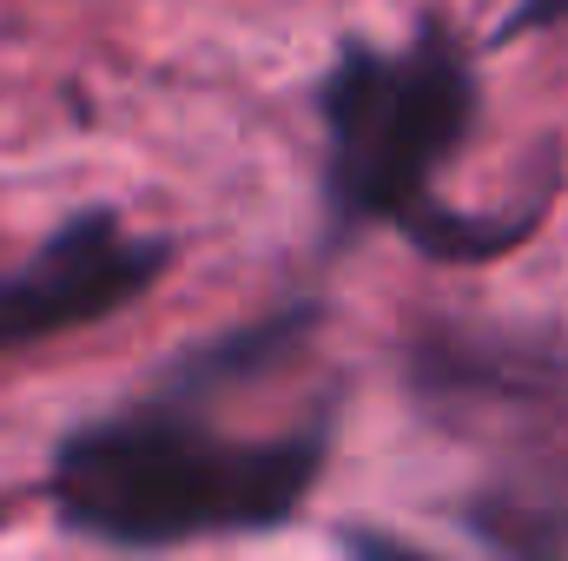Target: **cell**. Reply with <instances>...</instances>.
I'll list each match as a JSON object with an SVG mask.
<instances>
[{
    "instance_id": "6da1fadb",
    "label": "cell",
    "mask_w": 568,
    "mask_h": 561,
    "mask_svg": "<svg viewBox=\"0 0 568 561\" xmlns=\"http://www.w3.org/2000/svg\"><path fill=\"white\" fill-rule=\"evenodd\" d=\"M337 422L344 404L317 397L311 417L245 436L212 422V397L152 377V390L60 429L40 496L67 536L126 555L278 536L317 496Z\"/></svg>"
},
{
    "instance_id": "7a4b0ae2",
    "label": "cell",
    "mask_w": 568,
    "mask_h": 561,
    "mask_svg": "<svg viewBox=\"0 0 568 561\" xmlns=\"http://www.w3.org/2000/svg\"><path fill=\"white\" fill-rule=\"evenodd\" d=\"M324 133V258L351 252L364 232H404L443 165L483 126V73L449 13H424L404 47L344 33L311 86Z\"/></svg>"
},
{
    "instance_id": "3957f363",
    "label": "cell",
    "mask_w": 568,
    "mask_h": 561,
    "mask_svg": "<svg viewBox=\"0 0 568 561\" xmlns=\"http://www.w3.org/2000/svg\"><path fill=\"white\" fill-rule=\"evenodd\" d=\"M404 397L443 429L516 422V442L568 436V330L424 317L404 337ZM509 442V449H516Z\"/></svg>"
},
{
    "instance_id": "277c9868",
    "label": "cell",
    "mask_w": 568,
    "mask_h": 561,
    "mask_svg": "<svg viewBox=\"0 0 568 561\" xmlns=\"http://www.w3.org/2000/svg\"><path fill=\"white\" fill-rule=\"evenodd\" d=\"M179 265V238L133 232L120 205L67 212L27 265L0 272V357L133 310Z\"/></svg>"
},
{
    "instance_id": "5b68a950",
    "label": "cell",
    "mask_w": 568,
    "mask_h": 561,
    "mask_svg": "<svg viewBox=\"0 0 568 561\" xmlns=\"http://www.w3.org/2000/svg\"><path fill=\"white\" fill-rule=\"evenodd\" d=\"M449 522L489 555L562 561L568 555V436L503 449V462L476 489L456 496Z\"/></svg>"
},
{
    "instance_id": "8992f818",
    "label": "cell",
    "mask_w": 568,
    "mask_h": 561,
    "mask_svg": "<svg viewBox=\"0 0 568 561\" xmlns=\"http://www.w3.org/2000/svg\"><path fill=\"white\" fill-rule=\"evenodd\" d=\"M324 297H291L278 310H265V317H252V324H232V330H212V337H199L192 350H179L165 370H159V384H172V390H192V397H225V390H239V384H258V377H272L284 370L317 330H324Z\"/></svg>"
},
{
    "instance_id": "52a82bcc",
    "label": "cell",
    "mask_w": 568,
    "mask_h": 561,
    "mask_svg": "<svg viewBox=\"0 0 568 561\" xmlns=\"http://www.w3.org/2000/svg\"><path fill=\"white\" fill-rule=\"evenodd\" d=\"M556 165H562V152L549 159V172L529 185V198H523L516 212H463V205L429 198L424 212L404 225V245L424 252V258H436V265H496V258L523 252V245L542 232L549 205H556Z\"/></svg>"
},
{
    "instance_id": "ba28073f",
    "label": "cell",
    "mask_w": 568,
    "mask_h": 561,
    "mask_svg": "<svg viewBox=\"0 0 568 561\" xmlns=\"http://www.w3.org/2000/svg\"><path fill=\"white\" fill-rule=\"evenodd\" d=\"M556 27H568V0H516V7L496 20L489 47H516V40H529V33H556Z\"/></svg>"
},
{
    "instance_id": "9c48e42d",
    "label": "cell",
    "mask_w": 568,
    "mask_h": 561,
    "mask_svg": "<svg viewBox=\"0 0 568 561\" xmlns=\"http://www.w3.org/2000/svg\"><path fill=\"white\" fill-rule=\"evenodd\" d=\"M344 549H371V555H417L404 536H384V529H344Z\"/></svg>"
}]
</instances>
